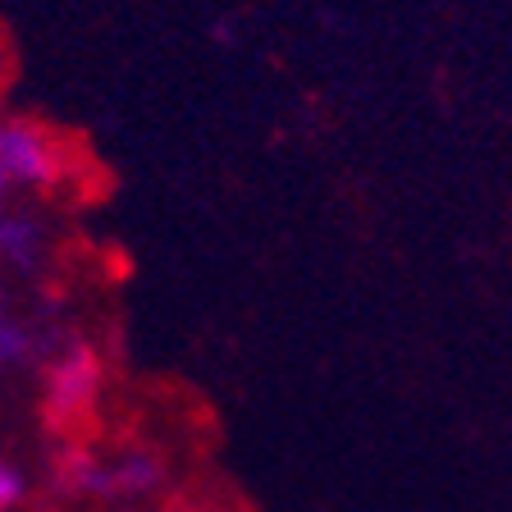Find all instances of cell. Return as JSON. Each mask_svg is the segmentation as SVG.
Masks as SVG:
<instances>
[{
  "label": "cell",
  "mask_w": 512,
  "mask_h": 512,
  "mask_svg": "<svg viewBox=\"0 0 512 512\" xmlns=\"http://www.w3.org/2000/svg\"><path fill=\"white\" fill-rule=\"evenodd\" d=\"M69 174V151L55 138V128L28 115H0V188L23 197V192H46Z\"/></svg>",
  "instance_id": "obj_1"
},
{
  "label": "cell",
  "mask_w": 512,
  "mask_h": 512,
  "mask_svg": "<svg viewBox=\"0 0 512 512\" xmlns=\"http://www.w3.org/2000/svg\"><path fill=\"white\" fill-rule=\"evenodd\" d=\"M96 394H101V362L87 348H69L46 375V403L60 416L87 412L96 403Z\"/></svg>",
  "instance_id": "obj_2"
},
{
  "label": "cell",
  "mask_w": 512,
  "mask_h": 512,
  "mask_svg": "<svg viewBox=\"0 0 512 512\" xmlns=\"http://www.w3.org/2000/svg\"><path fill=\"white\" fill-rule=\"evenodd\" d=\"M28 362V334L14 320L10 302H5V284H0V366H23Z\"/></svg>",
  "instance_id": "obj_5"
},
{
  "label": "cell",
  "mask_w": 512,
  "mask_h": 512,
  "mask_svg": "<svg viewBox=\"0 0 512 512\" xmlns=\"http://www.w3.org/2000/svg\"><path fill=\"white\" fill-rule=\"evenodd\" d=\"M42 252V224L19 206L14 192L0 188V266H32Z\"/></svg>",
  "instance_id": "obj_3"
},
{
  "label": "cell",
  "mask_w": 512,
  "mask_h": 512,
  "mask_svg": "<svg viewBox=\"0 0 512 512\" xmlns=\"http://www.w3.org/2000/svg\"><path fill=\"white\" fill-rule=\"evenodd\" d=\"M156 485V462L142 458V453H124L115 467L106 471V490H119V494H142Z\"/></svg>",
  "instance_id": "obj_4"
},
{
  "label": "cell",
  "mask_w": 512,
  "mask_h": 512,
  "mask_svg": "<svg viewBox=\"0 0 512 512\" xmlns=\"http://www.w3.org/2000/svg\"><path fill=\"white\" fill-rule=\"evenodd\" d=\"M19 499H23V471L0 462V512H10Z\"/></svg>",
  "instance_id": "obj_6"
}]
</instances>
